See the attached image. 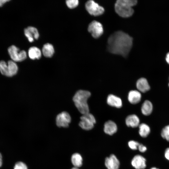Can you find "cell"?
<instances>
[{"instance_id": "obj_7", "label": "cell", "mask_w": 169, "mask_h": 169, "mask_svg": "<svg viewBox=\"0 0 169 169\" xmlns=\"http://www.w3.org/2000/svg\"><path fill=\"white\" fill-rule=\"evenodd\" d=\"M85 8L88 12L91 15L95 16L102 14L104 12L103 8L100 6L93 0L87 1L85 5Z\"/></svg>"}, {"instance_id": "obj_33", "label": "cell", "mask_w": 169, "mask_h": 169, "mask_svg": "<svg viewBox=\"0 0 169 169\" xmlns=\"http://www.w3.org/2000/svg\"><path fill=\"white\" fill-rule=\"evenodd\" d=\"M150 169H159L155 167H153L151 168Z\"/></svg>"}, {"instance_id": "obj_21", "label": "cell", "mask_w": 169, "mask_h": 169, "mask_svg": "<svg viewBox=\"0 0 169 169\" xmlns=\"http://www.w3.org/2000/svg\"><path fill=\"white\" fill-rule=\"evenodd\" d=\"M71 161L74 167L79 168L82 165L83 158L79 153H74L71 156Z\"/></svg>"}, {"instance_id": "obj_14", "label": "cell", "mask_w": 169, "mask_h": 169, "mask_svg": "<svg viewBox=\"0 0 169 169\" xmlns=\"http://www.w3.org/2000/svg\"><path fill=\"white\" fill-rule=\"evenodd\" d=\"M107 102L109 105L117 108H120L122 106L121 99L112 94L108 95L107 99Z\"/></svg>"}, {"instance_id": "obj_6", "label": "cell", "mask_w": 169, "mask_h": 169, "mask_svg": "<svg viewBox=\"0 0 169 169\" xmlns=\"http://www.w3.org/2000/svg\"><path fill=\"white\" fill-rule=\"evenodd\" d=\"M8 54L12 59L14 62H21L25 60L27 54L24 50H20L16 46L13 45L8 49Z\"/></svg>"}, {"instance_id": "obj_16", "label": "cell", "mask_w": 169, "mask_h": 169, "mask_svg": "<svg viewBox=\"0 0 169 169\" xmlns=\"http://www.w3.org/2000/svg\"><path fill=\"white\" fill-rule=\"evenodd\" d=\"M141 93L136 90H131L128 94V100L131 103L133 104H136L139 103L141 100Z\"/></svg>"}, {"instance_id": "obj_8", "label": "cell", "mask_w": 169, "mask_h": 169, "mask_svg": "<svg viewBox=\"0 0 169 169\" xmlns=\"http://www.w3.org/2000/svg\"><path fill=\"white\" fill-rule=\"evenodd\" d=\"M88 30L93 37L96 38L100 37L103 33L102 25L96 21H93L90 23Z\"/></svg>"}, {"instance_id": "obj_26", "label": "cell", "mask_w": 169, "mask_h": 169, "mask_svg": "<svg viewBox=\"0 0 169 169\" xmlns=\"http://www.w3.org/2000/svg\"><path fill=\"white\" fill-rule=\"evenodd\" d=\"M14 169H28V167L24 163L21 161H19L15 164Z\"/></svg>"}, {"instance_id": "obj_1", "label": "cell", "mask_w": 169, "mask_h": 169, "mask_svg": "<svg viewBox=\"0 0 169 169\" xmlns=\"http://www.w3.org/2000/svg\"><path fill=\"white\" fill-rule=\"evenodd\" d=\"M133 38L128 34L122 31H117L109 37L107 49L111 53L126 57L132 48Z\"/></svg>"}, {"instance_id": "obj_17", "label": "cell", "mask_w": 169, "mask_h": 169, "mask_svg": "<svg viewBox=\"0 0 169 169\" xmlns=\"http://www.w3.org/2000/svg\"><path fill=\"white\" fill-rule=\"evenodd\" d=\"M125 122L127 126L135 128L139 126L140 120L136 115L134 114L131 115L126 117Z\"/></svg>"}, {"instance_id": "obj_32", "label": "cell", "mask_w": 169, "mask_h": 169, "mask_svg": "<svg viewBox=\"0 0 169 169\" xmlns=\"http://www.w3.org/2000/svg\"><path fill=\"white\" fill-rule=\"evenodd\" d=\"M71 169H79V168L76 167H74L73 168H72Z\"/></svg>"}, {"instance_id": "obj_9", "label": "cell", "mask_w": 169, "mask_h": 169, "mask_svg": "<svg viewBox=\"0 0 169 169\" xmlns=\"http://www.w3.org/2000/svg\"><path fill=\"white\" fill-rule=\"evenodd\" d=\"M56 124L59 127H67L71 121L69 114L65 111L59 114L56 117Z\"/></svg>"}, {"instance_id": "obj_5", "label": "cell", "mask_w": 169, "mask_h": 169, "mask_svg": "<svg viewBox=\"0 0 169 169\" xmlns=\"http://www.w3.org/2000/svg\"><path fill=\"white\" fill-rule=\"evenodd\" d=\"M80 118L79 125L82 129L89 131L93 128L96 120L93 115L89 113L83 115Z\"/></svg>"}, {"instance_id": "obj_11", "label": "cell", "mask_w": 169, "mask_h": 169, "mask_svg": "<svg viewBox=\"0 0 169 169\" xmlns=\"http://www.w3.org/2000/svg\"><path fill=\"white\" fill-rule=\"evenodd\" d=\"M146 159L144 157L137 155L133 158L131 163L135 169H145L146 167Z\"/></svg>"}, {"instance_id": "obj_27", "label": "cell", "mask_w": 169, "mask_h": 169, "mask_svg": "<svg viewBox=\"0 0 169 169\" xmlns=\"http://www.w3.org/2000/svg\"><path fill=\"white\" fill-rule=\"evenodd\" d=\"M138 149L140 152H144L146 151L147 148L143 144H140L138 147Z\"/></svg>"}, {"instance_id": "obj_23", "label": "cell", "mask_w": 169, "mask_h": 169, "mask_svg": "<svg viewBox=\"0 0 169 169\" xmlns=\"http://www.w3.org/2000/svg\"><path fill=\"white\" fill-rule=\"evenodd\" d=\"M161 135L163 138L169 141V125L166 126L162 129Z\"/></svg>"}, {"instance_id": "obj_3", "label": "cell", "mask_w": 169, "mask_h": 169, "mask_svg": "<svg viewBox=\"0 0 169 169\" xmlns=\"http://www.w3.org/2000/svg\"><path fill=\"white\" fill-rule=\"evenodd\" d=\"M137 3L136 0H118L115 5V10L120 16L128 18L131 16L134 13L132 7Z\"/></svg>"}, {"instance_id": "obj_19", "label": "cell", "mask_w": 169, "mask_h": 169, "mask_svg": "<svg viewBox=\"0 0 169 169\" xmlns=\"http://www.w3.org/2000/svg\"><path fill=\"white\" fill-rule=\"evenodd\" d=\"M42 52L43 55L47 58L51 57L54 53V48L51 44L47 43L43 47Z\"/></svg>"}, {"instance_id": "obj_30", "label": "cell", "mask_w": 169, "mask_h": 169, "mask_svg": "<svg viewBox=\"0 0 169 169\" xmlns=\"http://www.w3.org/2000/svg\"><path fill=\"white\" fill-rule=\"evenodd\" d=\"M166 62L169 64V52L166 55Z\"/></svg>"}, {"instance_id": "obj_15", "label": "cell", "mask_w": 169, "mask_h": 169, "mask_svg": "<svg viewBox=\"0 0 169 169\" xmlns=\"http://www.w3.org/2000/svg\"><path fill=\"white\" fill-rule=\"evenodd\" d=\"M136 86L137 89L142 93L147 92L150 88L147 80L144 78H141L137 80Z\"/></svg>"}, {"instance_id": "obj_24", "label": "cell", "mask_w": 169, "mask_h": 169, "mask_svg": "<svg viewBox=\"0 0 169 169\" xmlns=\"http://www.w3.org/2000/svg\"><path fill=\"white\" fill-rule=\"evenodd\" d=\"M139 144L138 142L134 140H130L128 142L129 147L133 150H137Z\"/></svg>"}, {"instance_id": "obj_10", "label": "cell", "mask_w": 169, "mask_h": 169, "mask_svg": "<svg viewBox=\"0 0 169 169\" xmlns=\"http://www.w3.org/2000/svg\"><path fill=\"white\" fill-rule=\"evenodd\" d=\"M105 165L107 169H119L120 162L115 155L112 154L105 158Z\"/></svg>"}, {"instance_id": "obj_29", "label": "cell", "mask_w": 169, "mask_h": 169, "mask_svg": "<svg viewBox=\"0 0 169 169\" xmlns=\"http://www.w3.org/2000/svg\"><path fill=\"white\" fill-rule=\"evenodd\" d=\"M9 1L8 0H0V7H2L4 3Z\"/></svg>"}, {"instance_id": "obj_25", "label": "cell", "mask_w": 169, "mask_h": 169, "mask_svg": "<svg viewBox=\"0 0 169 169\" xmlns=\"http://www.w3.org/2000/svg\"><path fill=\"white\" fill-rule=\"evenodd\" d=\"M66 4L68 8H73L78 5L79 1L78 0H68L66 1Z\"/></svg>"}, {"instance_id": "obj_13", "label": "cell", "mask_w": 169, "mask_h": 169, "mask_svg": "<svg viewBox=\"0 0 169 169\" xmlns=\"http://www.w3.org/2000/svg\"><path fill=\"white\" fill-rule=\"evenodd\" d=\"M117 131V125L114 121L109 120L104 124V131L105 134L111 136L116 133Z\"/></svg>"}, {"instance_id": "obj_22", "label": "cell", "mask_w": 169, "mask_h": 169, "mask_svg": "<svg viewBox=\"0 0 169 169\" xmlns=\"http://www.w3.org/2000/svg\"><path fill=\"white\" fill-rule=\"evenodd\" d=\"M139 133L142 137L145 138L147 136L150 132L149 126L145 123H142L139 126Z\"/></svg>"}, {"instance_id": "obj_4", "label": "cell", "mask_w": 169, "mask_h": 169, "mask_svg": "<svg viewBox=\"0 0 169 169\" xmlns=\"http://www.w3.org/2000/svg\"><path fill=\"white\" fill-rule=\"evenodd\" d=\"M18 69L17 64L13 60H9L7 63L3 60L0 62V71L3 75L12 77L17 73Z\"/></svg>"}, {"instance_id": "obj_28", "label": "cell", "mask_w": 169, "mask_h": 169, "mask_svg": "<svg viewBox=\"0 0 169 169\" xmlns=\"http://www.w3.org/2000/svg\"><path fill=\"white\" fill-rule=\"evenodd\" d=\"M165 156L166 158L169 160V148L166 149L165 152Z\"/></svg>"}, {"instance_id": "obj_34", "label": "cell", "mask_w": 169, "mask_h": 169, "mask_svg": "<svg viewBox=\"0 0 169 169\" xmlns=\"http://www.w3.org/2000/svg\"><path fill=\"white\" fill-rule=\"evenodd\" d=\"M168 86H169V84H168Z\"/></svg>"}, {"instance_id": "obj_31", "label": "cell", "mask_w": 169, "mask_h": 169, "mask_svg": "<svg viewBox=\"0 0 169 169\" xmlns=\"http://www.w3.org/2000/svg\"><path fill=\"white\" fill-rule=\"evenodd\" d=\"M2 157L1 153H0V167H1L2 165Z\"/></svg>"}, {"instance_id": "obj_2", "label": "cell", "mask_w": 169, "mask_h": 169, "mask_svg": "<svg viewBox=\"0 0 169 169\" xmlns=\"http://www.w3.org/2000/svg\"><path fill=\"white\" fill-rule=\"evenodd\" d=\"M91 93L89 91L79 90L75 93L73 97V101L75 106L79 112L83 115L89 112L87 101Z\"/></svg>"}, {"instance_id": "obj_18", "label": "cell", "mask_w": 169, "mask_h": 169, "mask_svg": "<svg viewBox=\"0 0 169 169\" xmlns=\"http://www.w3.org/2000/svg\"><path fill=\"white\" fill-rule=\"evenodd\" d=\"M28 55L32 59H40L41 56V52L40 49L36 47H30L28 50Z\"/></svg>"}, {"instance_id": "obj_20", "label": "cell", "mask_w": 169, "mask_h": 169, "mask_svg": "<svg viewBox=\"0 0 169 169\" xmlns=\"http://www.w3.org/2000/svg\"><path fill=\"white\" fill-rule=\"evenodd\" d=\"M153 105L149 100L145 101L142 105L141 111L142 113L145 115H149L152 112Z\"/></svg>"}, {"instance_id": "obj_12", "label": "cell", "mask_w": 169, "mask_h": 169, "mask_svg": "<svg viewBox=\"0 0 169 169\" xmlns=\"http://www.w3.org/2000/svg\"><path fill=\"white\" fill-rule=\"evenodd\" d=\"M24 33L28 41L32 42L34 39H37L39 37L38 31L35 27L29 26L25 29Z\"/></svg>"}]
</instances>
